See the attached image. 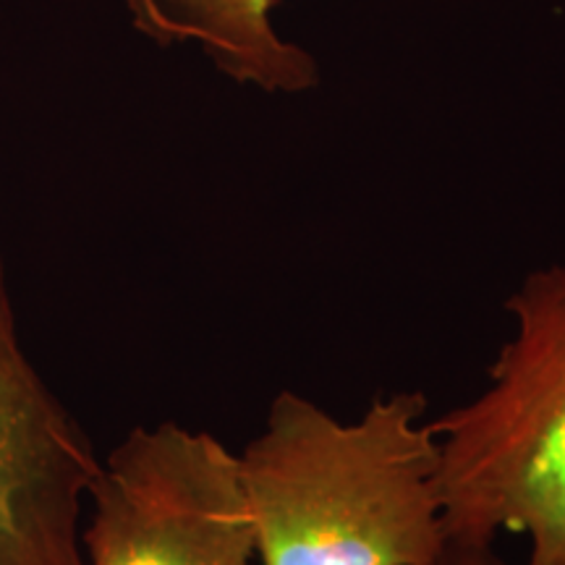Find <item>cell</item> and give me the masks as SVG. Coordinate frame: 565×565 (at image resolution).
Wrapping results in <instances>:
<instances>
[{
    "instance_id": "4",
    "label": "cell",
    "mask_w": 565,
    "mask_h": 565,
    "mask_svg": "<svg viewBox=\"0 0 565 565\" xmlns=\"http://www.w3.org/2000/svg\"><path fill=\"white\" fill-rule=\"evenodd\" d=\"M100 466L21 345L0 252V565H84L82 508Z\"/></svg>"
},
{
    "instance_id": "6",
    "label": "cell",
    "mask_w": 565,
    "mask_h": 565,
    "mask_svg": "<svg viewBox=\"0 0 565 565\" xmlns=\"http://www.w3.org/2000/svg\"><path fill=\"white\" fill-rule=\"evenodd\" d=\"M437 565H505L492 550V542L448 540Z\"/></svg>"
},
{
    "instance_id": "5",
    "label": "cell",
    "mask_w": 565,
    "mask_h": 565,
    "mask_svg": "<svg viewBox=\"0 0 565 565\" xmlns=\"http://www.w3.org/2000/svg\"><path fill=\"white\" fill-rule=\"evenodd\" d=\"M131 24L158 45H196L217 71L265 92L317 84V61L273 30L275 0H124Z\"/></svg>"
},
{
    "instance_id": "3",
    "label": "cell",
    "mask_w": 565,
    "mask_h": 565,
    "mask_svg": "<svg viewBox=\"0 0 565 565\" xmlns=\"http://www.w3.org/2000/svg\"><path fill=\"white\" fill-rule=\"evenodd\" d=\"M89 500L84 565H257L238 456L210 433L134 427Z\"/></svg>"
},
{
    "instance_id": "1",
    "label": "cell",
    "mask_w": 565,
    "mask_h": 565,
    "mask_svg": "<svg viewBox=\"0 0 565 565\" xmlns=\"http://www.w3.org/2000/svg\"><path fill=\"white\" fill-rule=\"evenodd\" d=\"M424 412L422 393H395L338 422L280 393L238 456L257 565L440 563V445Z\"/></svg>"
},
{
    "instance_id": "2",
    "label": "cell",
    "mask_w": 565,
    "mask_h": 565,
    "mask_svg": "<svg viewBox=\"0 0 565 565\" xmlns=\"http://www.w3.org/2000/svg\"><path fill=\"white\" fill-rule=\"evenodd\" d=\"M515 335L475 401L429 422L448 540L526 534V565H565V265L505 301Z\"/></svg>"
}]
</instances>
